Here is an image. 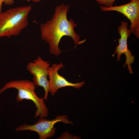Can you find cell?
Instances as JSON below:
<instances>
[{
  "label": "cell",
  "instance_id": "cell-1",
  "mask_svg": "<svg viewBox=\"0 0 139 139\" xmlns=\"http://www.w3.org/2000/svg\"><path fill=\"white\" fill-rule=\"evenodd\" d=\"M69 8V5L63 4L58 5L51 19L40 26L41 39L48 44L50 53L56 56L62 52L59 45L63 37H71L76 45L86 41H80V36L74 30L77 24L72 19H68L67 14Z\"/></svg>",
  "mask_w": 139,
  "mask_h": 139
},
{
  "label": "cell",
  "instance_id": "cell-2",
  "mask_svg": "<svg viewBox=\"0 0 139 139\" xmlns=\"http://www.w3.org/2000/svg\"><path fill=\"white\" fill-rule=\"evenodd\" d=\"M30 5L9 9L0 13V38L17 36L29 24Z\"/></svg>",
  "mask_w": 139,
  "mask_h": 139
},
{
  "label": "cell",
  "instance_id": "cell-3",
  "mask_svg": "<svg viewBox=\"0 0 139 139\" xmlns=\"http://www.w3.org/2000/svg\"><path fill=\"white\" fill-rule=\"evenodd\" d=\"M14 88L18 91L16 97L17 102H21L26 99L32 101L36 110L34 118L46 117L49 114V110L44 101V97L39 98L35 92L36 85L33 81L28 80H13L6 83L0 90L2 93L6 90Z\"/></svg>",
  "mask_w": 139,
  "mask_h": 139
},
{
  "label": "cell",
  "instance_id": "cell-4",
  "mask_svg": "<svg viewBox=\"0 0 139 139\" xmlns=\"http://www.w3.org/2000/svg\"><path fill=\"white\" fill-rule=\"evenodd\" d=\"M45 117H40L36 122L32 125L24 124L18 126L15 129L17 132L29 130L36 132L39 139H46L53 136L56 132L55 124L62 122L66 124H73V123L69 120L66 115H58L55 118L51 120Z\"/></svg>",
  "mask_w": 139,
  "mask_h": 139
},
{
  "label": "cell",
  "instance_id": "cell-5",
  "mask_svg": "<svg viewBox=\"0 0 139 139\" xmlns=\"http://www.w3.org/2000/svg\"><path fill=\"white\" fill-rule=\"evenodd\" d=\"M49 61H45L38 56L36 59L29 63L27 68L33 75V82L36 86L42 87L45 91L44 99L46 100L49 92V86L47 79L48 68L50 66Z\"/></svg>",
  "mask_w": 139,
  "mask_h": 139
},
{
  "label": "cell",
  "instance_id": "cell-6",
  "mask_svg": "<svg viewBox=\"0 0 139 139\" xmlns=\"http://www.w3.org/2000/svg\"><path fill=\"white\" fill-rule=\"evenodd\" d=\"M100 8L103 12L115 11L126 16L131 23L129 26L131 33L139 38V0H130L125 4L109 7L101 5Z\"/></svg>",
  "mask_w": 139,
  "mask_h": 139
},
{
  "label": "cell",
  "instance_id": "cell-7",
  "mask_svg": "<svg viewBox=\"0 0 139 139\" xmlns=\"http://www.w3.org/2000/svg\"><path fill=\"white\" fill-rule=\"evenodd\" d=\"M128 25L127 22L124 21L121 22V25L119 26L117 30L121 38L118 39L119 45L116 47L114 53L112 56H114L116 53H117V62H118L120 60L121 55L124 54L126 60L123 68L127 65L129 73L132 74L133 72L131 64L134 62L135 57L132 55V53L127 48V40L131 33L129 29L128 28Z\"/></svg>",
  "mask_w": 139,
  "mask_h": 139
},
{
  "label": "cell",
  "instance_id": "cell-8",
  "mask_svg": "<svg viewBox=\"0 0 139 139\" xmlns=\"http://www.w3.org/2000/svg\"><path fill=\"white\" fill-rule=\"evenodd\" d=\"M63 67H64V65L60 63L58 64H54L48 68L49 92L52 96L54 95L58 91V89L61 88L69 86L79 89L85 83L84 81L73 83L68 81L58 73V70Z\"/></svg>",
  "mask_w": 139,
  "mask_h": 139
},
{
  "label": "cell",
  "instance_id": "cell-9",
  "mask_svg": "<svg viewBox=\"0 0 139 139\" xmlns=\"http://www.w3.org/2000/svg\"><path fill=\"white\" fill-rule=\"evenodd\" d=\"M97 2L100 5H104L107 7L113 6L114 2L116 0H94Z\"/></svg>",
  "mask_w": 139,
  "mask_h": 139
},
{
  "label": "cell",
  "instance_id": "cell-10",
  "mask_svg": "<svg viewBox=\"0 0 139 139\" xmlns=\"http://www.w3.org/2000/svg\"><path fill=\"white\" fill-rule=\"evenodd\" d=\"M80 137L77 136H73L71 135L68 132H65L63 133L61 136L56 139H80Z\"/></svg>",
  "mask_w": 139,
  "mask_h": 139
},
{
  "label": "cell",
  "instance_id": "cell-11",
  "mask_svg": "<svg viewBox=\"0 0 139 139\" xmlns=\"http://www.w3.org/2000/svg\"><path fill=\"white\" fill-rule=\"evenodd\" d=\"M14 3V0H0V13L2 12V4L7 5L11 6Z\"/></svg>",
  "mask_w": 139,
  "mask_h": 139
},
{
  "label": "cell",
  "instance_id": "cell-12",
  "mask_svg": "<svg viewBox=\"0 0 139 139\" xmlns=\"http://www.w3.org/2000/svg\"><path fill=\"white\" fill-rule=\"evenodd\" d=\"M31 1L35 2H37L41 1V0H31Z\"/></svg>",
  "mask_w": 139,
  "mask_h": 139
},
{
  "label": "cell",
  "instance_id": "cell-13",
  "mask_svg": "<svg viewBox=\"0 0 139 139\" xmlns=\"http://www.w3.org/2000/svg\"><path fill=\"white\" fill-rule=\"evenodd\" d=\"M25 0L27 2H30L31 1V0Z\"/></svg>",
  "mask_w": 139,
  "mask_h": 139
}]
</instances>
